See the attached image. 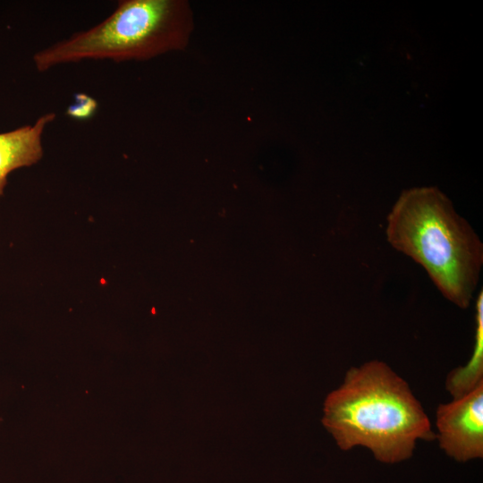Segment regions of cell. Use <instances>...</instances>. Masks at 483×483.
<instances>
[{
    "mask_svg": "<svg viewBox=\"0 0 483 483\" xmlns=\"http://www.w3.org/2000/svg\"><path fill=\"white\" fill-rule=\"evenodd\" d=\"M192 30L186 0H122L100 23L39 50L32 59L38 72L85 60L145 61L184 49Z\"/></svg>",
    "mask_w": 483,
    "mask_h": 483,
    "instance_id": "3957f363",
    "label": "cell"
},
{
    "mask_svg": "<svg viewBox=\"0 0 483 483\" xmlns=\"http://www.w3.org/2000/svg\"><path fill=\"white\" fill-rule=\"evenodd\" d=\"M476 331L472 355L467 364L452 370L445 380V387L453 398H458L483 382V295L476 300Z\"/></svg>",
    "mask_w": 483,
    "mask_h": 483,
    "instance_id": "8992f818",
    "label": "cell"
},
{
    "mask_svg": "<svg viewBox=\"0 0 483 483\" xmlns=\"http://www.w3.org/2000/svg\"><path fill=\"white\" fill-rule=\"evenodd\" d=\"M440 447L459 462L483 456V382L436 413Z\"/></svg>",
    "mask_w": 483,
    "mask_h": 483,
    "instance_id": "277c9868",
    "label": "cell"
},
{
    "mask_svg": "<svg viewBox=\"0 0 483 483\" xmlns=\"http://www.w3.org/2000/svg\"><path fill=\"white\" fill-rule=\"evenodd\" d=\"M97 108V101L85 94L76 95L75 102L67 109V114L74 119H88Z\"/></svg>",
    "mask_w": 483,
    "mask_h": 483,
    "instance_id": "52a82bcc",
    "label": "cell"
},
{
    "mask_svg": "<svg viewBox=\"0 0 483 483\" xmlns=\"http://www.w3.org/2000/svg\"><path fill=\"white\" fill-rule=\"evenodd\" d=\"M386 235L393 248L426 270L448 301L461 309L470 307L483 265V245L441 191H403L387 216Z\"/></svg>",
    "mask_w": 483,
    "mask_h": 483,
    "instance_id": "7a4b0ae2",
    "label": "cell"
},
{
    "mask_svg": "<svg viewBox=\"0 0 483 483\" xmlns=\"http://www.w3.org/2000/svg\"><path fill=\"white\" fill-rule=\"evenodd\" d=\"M322 423L342 450L364 446L388 463L410 458L418 441L436 438L409 385L379 360L346 372L324 402Z\"/></svg>",
    "mask_w": 483,
    "mask_h": 483,
    "instance_id": "6da1fadb",
    "label": "cell"
},
{
    "mask_svg": "<svg viewBox=\"0 0 483 483\" xmlns=\"http://www.w3.org/2000/svg\"><path fill=\"white\" fill-rule=\"evenodd\" d=\"M55 119V113H47L39 116L33 124L0 133V197L13 171L31 166L42 158L43 133Z\"/></svg>",
    "mask_w": 483,
    "mask_h": 483,
    "instance_id": "5b68a950",
    "label": "cell"
}]
</instances>
